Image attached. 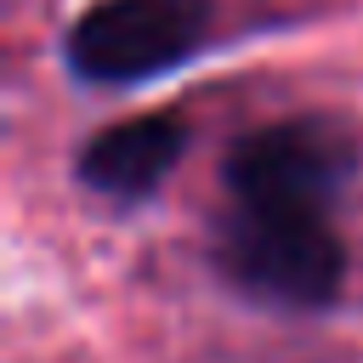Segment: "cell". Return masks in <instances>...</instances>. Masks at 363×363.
Instances as JSON below:
<instances>
[{
	"label": "cell",
	"mask_w": 363,
	"mask_h": 363,
	"mask_svg": "<svg viewBox=\"0 0 363 363\" xmlns=\"http://www.w3.org/2000/svg\"><path fill=\"white\" fill-rule=\"evenodd\" d=\"M193 130L182 113H136V119H119L108 130H96L91 142H79V159H74V176L79 187H91L96 199H113V204H142L153 199L170 170L182 164Z\"/></svg>",
	"instance_id": "obj_4"
},
{
	"label": "cell",
	"mask_w": 363,
	"mask_h": 363,
	"mask_svg": "<svg viewBox=\"0 0 363 363\" xmlns=\"http://www.w3.org/2000/svg\"><path fill=\"white\" fill-rule=\"evenodd\" d=\"M216 0H91L68 34L62 62L79 85H142L210 45Z\"/></svg>",
	"instance_id": "obj_3"
},
{
	"label": "cell",
	"mask_w": 363,
	"mask_h": 363,
	"mask_svg": "<svg viewBox=\"0 0 363 363\" xmlns=\"http://www.w3.org/2000/svg\"><path fill=\"white\" fill-rule=\"evenodd\" d=\"M204 261L233 295L272 312H323L346 289V244L329 216L227 204L210 221Z\"/></svg>",
	"instance_id": "obj_1"
},
{
	"label": "cell",
	"mask_w": 363,
	"mask_h": 363,
	"mask_svg": "<svg viewBox=\"0 0 363 363\" xmlns=\"http://www.w3.org/2000/svg\"><path fill=\"white\" fill-rule=\"evenodd\" d=\"M363 176V130L346 113H289L244 130L221 153V187L233 204L329 216Z\"/></svg>",
	"instance_id": "obj_2"
}]
</instances>
